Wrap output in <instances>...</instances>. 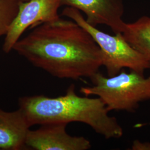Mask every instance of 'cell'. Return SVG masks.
<instances>
[{
    "mask_svg": "<svg viewBox=\"0 0 150 150\" xmlns=\"http://www.w3.org/2000/svg\"><path fill=\"white\" fill-rule=\"evenodd\" d=\"M30 125L21 110L6 111L0 108V150H19L26 147Z\"/></svg>",
    "mask_w": 150,
    "mask_h": 150,
    "instance_id": "obj_8",
    "label": "cell"
},
{
    "mask_svg": "<svg viewBox=\"0 0 150 150\" xmlns=\"http://www.w3.org/2000/svg\"><path fill=\"white\" fill-rule=\"evenodd\" d=\"M20 3V2H27L28 1H29V0H17Z\"/></svg>",
    "mask_w": 150,
    "mask_h": 150,
    "instance_id": "obj_12",
    "label": "cell"
},
{
    "mask_svg": "<svg viewBox=\"0 0 150 150\" xmlns=\"http://www.w3.org/2000/svg\"><path fill=\"white\" fill-rule=\"evenodd\" d=\"M13 50L34 66L61 79L91 78L103 66V54L91 35L73 20L41 23Z\"/></svg>",
    "mask_w": 150,
    "mask_h": 150,
    "instance_id": "obj_1",
    "label": "cell"
},
{
    "mask_svg": "<svg viewBox=\"0 0 150 150\" xmlns=\"http://www.w3.org/2000/svg\"><path fill=\"white\" fill-rule=\"evenodd\" d=\"M130 150H150V142H141L138 139H135L132 144Z\"/></svg>",
    "mask_w": 150,
    "mask_h": 150,
    "instance_id": "obj_11",
    "label": "cell"
},
{
    "mask_svg": "<svg viewBox=\"0 0 150 150\" xmlns=\"http://www.w3.org/2000/svg\"><path fill=\"white\" fill-rule=\"evenodd\" d=\"M61 0H29L20 2L15 18L5 35L3 51L9 53L28 28L59 19Z\"/></svg>",
    "mask_w": 150,
    "mask_h": 150,
    "instance_id": "obj_5",
    "label": "cell"
},
{
    "mask_svg": "<svg viewBox=\"0 0 150 150\" xmlns=\"http://www.w3.org/2000/svg\"><path fill=\"white\" fill-rule=\"evenodd\" d=\"M18 105L30 127L47 123L80 122L106 139H118L123 136L122 126L117 118L108 114L102 100L98 97L79 96L74 84L69 86L64 95L22 97Z\"/></svg>",
    "mask_w": 150,
    "mask_h": 150,
    "instance_id": "obj_2",
    "label": "cell"
},
{
    "mask_svg": "<svg viewBox=\"0 0 150 150\" xmlns=\"http://www.w3.org/2000/svg\"><path fill=\"white\" fill-rule=\"evenodd\" d=\"M17 0H0V37L5 36L19 9Z\"/></svg>",
    "mask_w": 150,
    "mask_h": 150,
    "instance_id": "obj_10",
    "label": "cell"
},
{
    "mask_svg": "<svg viewBox=\"0 0 150 150\" xmlns=\"http://www.w3.org/2000/svg\"><path fill=\"white\" fill-rule=\"evenodd\" d=\"M67 123H47L29 129L25 141L27 147L36 150H87L91 142L83 136H73L66 131Z\"/></svg>",
    "mask_w": 150,
    "mask_h": 150,
    "instance_id": "obj_6",
    "label": "cell"
},
{
    "mask_svg": "<svg viewBox=\"0 0 150 150\" xmlns=\"http://www.w3.org/2000/svg\"><path fill=\"white\" fill-rule=\"evenodd\" d=\"M61 5L82 12L86 21L93 26L105 25L115 33H122L124 30L123 0H61Z\"/></svg>",
    "mask_w": 150,
    "mask_h": 150,
    "instance_id": "obj_7",
    "label": "cell"
},
{
    "mask_svg": "<svg viewBox=\"0 0 150 150\" xmlns=\"http://www.w3.org/2000/svg\"><path fill=\"white\" fill-rule=\"evenodd\" d=\"M90 80L92 85L81 87V93L99 97L108 112H134L141 102L150 100V75L146 78L144 75L132 71L127 73L123 69L112 77L98 72Z\"/></svg>",
    "mask_w": 150,
    "mask_h": 150,
    "instance_id": "obj_3",
    "label": "cell"
},
{
    "mask_svg": "<svg viewBox=\"0 0 150 150\" xmlns=\"http://www.w3.org/2000/svg\"><path fill=\"white\" fill-rule=\"evenodd\" d=\"M123 38L150 61V17L144 16L136 21L126 23Z\"/></svg>",
    "mask_w": 150,
    "mask_h": 150,
    "instance_id": "obj_9",
    "label": "cell"
},
{
    "mask_svg": "<svg viewBox=\"0 0 150 150\" xmlns=\"http://www.w3.org/2000/svg\"><path fill=\"white\" fill-rule=\"evenodd\" d=\"M62 15L76 22L88 32L97 43L103 54V66L107 76L112 77L124 69L144 75L150 69V61L135 50L123 38L122 33L111 35L98 30L86 21L80 11L66 7Z\"/></svg>",
    "mask_w": 150,
    "mask_h": 150,
    "instance_id": "obj_4",
    "label": "cell"
}]
</instances>
